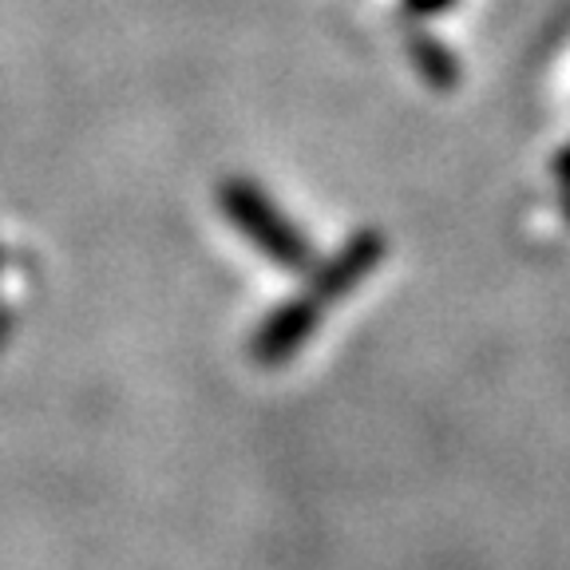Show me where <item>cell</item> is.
Segmentation results:
<instances>
[{
  "label": "cell",
  "instance_id": "obj_1",
  "mask_svg": "<svg viewBox=\"0 0 570 570\" xmlns=\"http://www.w3.org/2000/svg\"><path fill=\"white\" fill-rule=\"evenodd\" d=\"M218 210L230 218V226L262 249V258H269L277 269L289 274H309L317 266L309 238L294 226L289 214L277 210V203L249 178H226L218 187Z\"/></svg>",
  "mask_w": 570,
  "mask_h": 570
},
{
  "label": "cell",
  "instance_id": "obj_2",
  "mask_svg": "<svg viewBox=\"0 0 570 570\" xmlns=\"http://www.w3.org/2000/svg\"><path fill=\"white\" fill-rule=\"evenodd\" d=\"M321 313H325V305L309 289L302 297H289V302L274 305L266 313V321L254 330V337H249V361L262 368H277L285 361H294L305 348V341L317 333Z\"/></svg>",
  "mask_w": 570,
  "mask_h": 570
},
{
  "label": "cell",
  "instance_id": "obj_3",
  "mask_svg": "<svg viewBox=\"0 0 570 570\" xmlns=\"http://www.w3.org/2000/svg\"><path fill=\"white\" fill-rule=\"evenodd\" d=\"M384 249H389V242H384L381 230H356L353 238L341 242L337 254H330L321 266H313L309 294L321 305H333L341 297H348L384 262Z\"/></svg>",
  "mask_w": 570,
  "mask_h": 570
},
{
  "label": "cell",
  "instance_id": "obj_4",
  "mask_svg": "<svg viewBox=\"0 0 570 570\" xmlns=\"http://www.w3.org/2000/svg\"><path fill=\"white\" fill-rule=\"evenodd\" d=\"M412 56H416L424 80L436 83V88H452L455 76H460L455 71V56L444 45H436V40H412Z\"/></svg>",
  "mask_w": 570,
  "mask_h": 570
},
{
  "label": "cell",
  "instance_id": "obj_5",
  "mask_svg": "<svg viewBox=\"0 0 570 570\" xmlns=\"http://www.w3.org/2000/svg\"><path fill=\"white\" fill-rule=\"evenodd\" d=\"M404 4H409L412 17H432V12L452 9V0H404Z\"/></svg>",
  "mask_w": 570,
  "mask_h": 570
}]
</instances>
